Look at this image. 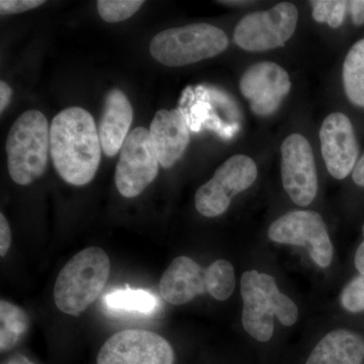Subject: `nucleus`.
Here are the masks:
<instances>
[{"mask_svg": "<svg viewBox=\"0 0 364 364\" xmlns=\"http://www.w3.org/2000/svg\"><path fill=\"white\" fill-rule=\"evenodd\" d=\"M111 272L104 249L88 247L74 255L62 268L54 287V301L61 312L78 316L100 296Z\"/></svg>", "mask_w": 364, "mask_h": 364, "instance_id": "4", "label": "nucleus"}, {"mask_svg": "<svg viewBox=\"0 0 364 364\" xmlns=\"http://www.w3.org/2000/svg\"><path fill=\"white\" fill-rule=\"evenodd\" d=\"M150 136L163 168L181 160L189 143L188 122L179 109H160L153 117Z\"/></svg>", "mask_w": 364, "mask_h": 364, "instance_id": "15", "label": "nucleus"}, {"mask_svg": "<svg viewBox=\"0 0 364 364\" xmlns=\"http://www.w3.org/2000/svg\"><path fill=\"white\" fill-rule=\"evenodd\" d=\"M226 33L218 26L198 23L157 33L150 43L153 58L168 67H181L218 56L227 49Z\"/></svg>", "mask_w": 364, "mask_h": 364, "instance_id": "6", "label": "nucleus"}, {"mask_svg": "<svg viewBox=\"0 0 364 364\" xmlns=\"http://www.w3.org/2000/svg\"><path fill=\"white\" fill-rule=\"evenodd\" d=\"M105 306L114 311L150 315L157 310L159 301L154 294L143 289H117L107 294Z\"/></svg>", "mask_w": 364, "mask_h": 364, "instance_id": "20", "label": "nucleus"}, {"mask_svg": "<svg viewBox=\"0 0 364 364\" xmlns=\"http://www.w3.org/2000/svg\"><path fill=\"white\" fill-rule=\"evenodd\" d=\"M11 244V231L4 214L0 215V256L4 257Z\"/></svg>", "mask_w": 364, "mask_h": 364, "instance_id": "26", "label": "nucleus"}, {"mask_svg": "<svg viewBox=\"0 0 364 364\" xmlns=\"http://www.w3.org/2000/svg\"><path fill=\"white\" fill-rule=\"evenodd\" d=\"M349 9L352 21L355 26H363L364 23V0H353L349 1Z\"/></svg>", "mask_w": 364, "mask_h": 364, "instance_id": "27", "label": "nucleus"}, {"mask_svg": "<svg viewBox=\"0 0 364 364\" xmlns=\"http://www.w3.org/2000/svg\"><path fill=\"white\" fill-rule=\"evenodd\" d=\"M50 126L43 112L31 109L21 114L6 139L7 168L16 183L28 186L47 168Z\"/></svg>", "mask_w": 364, "mask_h": 364, "instance_id": "5", "label": "nucleus"}, {"mask_svg": "<svg viewBox=\"0 0 364 364\" xmlns=\"http://www.w3.org/2000/svg\"><path fill=\"white\" fill-rule=\"evenodd\" d=\"M363 359V337L349 330L338 329L320 340L305 364H361Z\"/></svg>", "mask_w": 364, "mask_h": 364, "instance_id": "17", "label": "nucleus"}, {"mask_svg": "<svg viewBox=\"0 0 364 364\" xmlns=\"http://www.w3.org/2000/svg\"><path fill=\"white\" fill-rule=\"evenodd\" d=\"M159 159L150 131L138 127L127 136L117 164L114 181L124 198L140 196L156 178Z\"/></svg>", "mask_w": 364, "mask_h": 364, "instance_id": "10", "label": "nucleus"}, {"mask_svg": "<svg viewBox=\"0 0 364 364\" xmlns=\"http://www.w3.org/2000/svg\"><path fill=\"white\" fill-rule=\"evenodd\" d=\"M340 301L345 310L351 313L364 311V274H359L344 287Z\"/></svg>", "mask_w": 364, "mask_h": 364, "instance_id": "22", "label": "nucleus"}, {"mask_svg": "<svg viewBox=\"0 0 364 364\" xmlns=\"http://www.w3.org/2000/svg\"><path fill=\"white\" fill-rule=\"evenodd\" d=\"M299 11L282 2L265 11L249 14L237 23L234 42L248 52H263L284 46L296 32Z\"/></svg>", "mask_w": 364, "mask_h": 364, "instance_id": "7", "label": "nucleus"}, {"mask_svg": "<svg viewBox=\"0 0 364 364\" xmlns=\"http://www.w3.org/2000/svg\"><path fill=\"white\" fill-rule=\"evenodd\" d=\"M174 358L171 345L161 335L129 329L105 341L97 364H174Z\"/></svg>", "mask_w": 364, "mask_h": 364, "instance_id": "11", "label": "nucleus"}, {"mask_svg": "<svg viewBox=\"0 0 364 364\" xmlns=\"http://www.w3.org/2000/svg\"><path fill=\"white\" fill-rule=\"evenodd\" d=\"M345 95L351 104L364 109V39L352 46L343 63Z\"/></svg>", "mask_w": 364, "mask_h": 364, "instance_id": "18", "label": "nucleus"}, {"mask_svg": "<svg viewBox=\"0 0 364 364\" xmlns=\"http://www.w3.org/2000/svg\"><path fill=\"white\" fill-rule=\"evenodd\" d=\"M225 6H242V4H251L250 1H218Z\"/></svg>", "mask_w": 364, "mask_h": 364, "instance_id": "32", "label": "nucleus"}, {"mask_svg": "<svg viewBox=\"0 0 364 364\" xmlns=\"http://www.w3.org/2000/svg\"><path fill=\"white\" fill-rule=\"evenodd\" d=\"M4 364H35L33 361H31L30 359L26 358V356L20 355V354H16V355L13 356L9 359Z\"/></svg>", "mask_w": 364, "mask_h": 364, "instance_id": "31", "label": "nucleus"}, {"mask_svg": "<svg viewBox=\"0 0 364 364\" xmlns=\"http://www.w3.org/2000/svg\"><path fill=\"white\" fill-rule=\"evenodd\" d=\"M363 234L364 238V225L363 227ZM354 263H355L356 269H358L361 274H364V240L361 242L358 251H356Z\"/></svg>", "mask_w": 364, "mask_h": 364, "instance_id": "30", "label": "nucleus"}, {"mask_svg": "<svg viewBox=\"0 0 364 364\" xmlns=\"http://www.w3.org/2000/svg\"><path fill=\"white\" fill-rule=\"evenodd\" d=\"M235 286V270L229 261L219 259L203 268L188 256H178L163 273L159 291L167 303L181 306L205 293L217 301H226Z\"/></svg>", "mask_w": 364, "mask_h": 364, "instance_id": "3", "label": "nucleus"}, {"mask_svg": "<svg viewBox=\"0 0 364 364\" xmlns=\"http://www.w3.org/2000/svg\"><path fill=\"white\" fill-rule=\"evenodd\" d=\"M289 73L279 64L259 62L249 67L240 80V90L251 111L258 117H268L279 109L291 91Z\"/></svg>", "mask_w": 364, "mask_h": 364, "instance_id": "13", "label": "nucleus"}, {"mask_svg": "<svg viewBox=\"0 0 364 364\" xmlns=\"http://www.w3.org/2000/svg\"><path fill=\"white\" fill-rule=\"evenodd\" d=\"M257 174V166L252 158L245 155L230 157L215 170L214 176L196 191V210L207 218L224 214L234 196L250 188Z\"/></svg>", "mask_w": 364, "mask_h": 364, "instance_id": "8", "label": "nucleus"}, {"mask_svg": "<svg viewBox=\"0 0 364 364\" xmlns=\"http://www.w3.org/2000/svg\"><path fill=\"white\" fill-rule=\"evenodd\" d=\"M0 324V350L7 352L11 350L28 331L30 318L20 306L1 299Z\"/></svg>", "mask_w": 364, "mask_h": 364, "instance_id": "19", "label": "nucleus"}, {"mask_svg": "<svg viewBox=\"0 0 364 364\" xmlns=\"http://www.w3.org/2000/svg\"><path fill=\"white\" fill-rule=\"evenodd\" d=\"M313 7V18L318 23H327L331 14L333 0H315L311 1Z\"/></svg>", "mask_w": 364, "mask_h": 364, "instance_id": "25", "label": "nucleus"}, {"mask_svg": "<svg viewBox=\"0 0 364 364\" xmlns=\"http://www.w3.org/2000/svg\"><path fill=\"white\" fill-rule=\"evenodd\" d=\"M352 179L358 186L364 188V153L361 158H359L353 172H352Z\"/></svg>", "mask_w": 364, "mask_h": 364, "instance_id": "29", "label": "nucleus"}, {"mask_svg": "<svg viewBox=\"0 0 364 364\" xmlns=\"http://www.w3.org/2000/svg\"><path fill=\"white\" fill-rule=\"evenodd\" d=\"M270 240L287 245L301 246L318 267H330L333 245L322 215L314 210H293L282 215L268 229Z\"/></svg>", "mask_w": 364, "mask_h": 364, "instance_id": "9", "label": "nucleus"}, {"mask_svg": "<svg viewBox=\"0 0 364 364\" xmlns=\"http://www.w3.org/2000/svg\"><path fill=\"white\" fill-rule=\"evenodd\" d=\"M240 291L244 303L242 325L254 339L267 342L272 338L274 316L287 327L298 321V306L279 291L272 275L257 270L244 272Z\"/></svg>", "mask_w": 364, "mask_h": 364, "instance_id": "2", "label": "nucleus"}, {"mask_svg": "<svg viewBox=\"0 0 364 364\" xmlns=\"http://www.w3.org/2000/svg\"><path fill=\"white\" fill-rule=\"evenodd\" d=\"M144 4L142 0H98V14L107 23H119L133 16Z\"/></svg>", "mask_w": 364, "mask_h": 364, "instance_id": "21", "label": "nucleus"}, {"mask_svg": "<svg viewBox=\"0 0 364 364\" xmlns=\"http://www.w3.org/2000/svg\"><path fill=\"white\" fill-rule=\"evenodd\" d=\"M282 186L299 207H306L318 193V173L311 144L301 134H291L280 147Z\"/></svg>", "mask_w": 364, "mask_h": 364, "instance_id": "12", "label": "nucleus"}, {"mask_svg": "<svg viewBox=\"0 0 364 364\" xmlns=\"http://www.w3.org/2000/svg\"><path fill=\"white\" fill-rule=\"evenodd\" d=\"M102 143L92 116L82 107H68L50 126V154L61 178L75 186L90 183L100 166Z\"/></svg>", "mask_w": 364, "mask_h": 364, "instance_id": "1", "label": "nucleus"}, {"mask_svg": "<svg viewBox=\"0 0 364 364\" xmlns=\"http://www.w3.org/2000/svg\"><path fill=\"white\" fill-rule=\"evenodd\" d=\"M132 122L133 107L123 91L112 90L105 100L104 111L100 119V143L105 154L114 157L121 151L128 136Z\"/></svg>", "mask_w": 364, "mask_h": 364, "instance_id": "16", "label": "nucleus"}, {"mask_svg": "<svg viewBox=\"0 0 364 364\" xmlns=\"http://www.w3.org/2000/svg\"><path fill=\"white\" fill-rule=\"evenodd\" d=\"M13 90L7 85L6 81H0V112H4L9 102H11Z\"/></svg>", "mask_w": 364, "mask_h": 364, "instance_id": "28", "label": "nucleus"}, {"mask_svg": "<svg viewBox=\"0 0 364 364\" xmlns=\"http://www.w3.org/2000/svg\"><path fill=\"white\" fill-rule=\"evenodd\" d=\"M349 1L344 0H333L331 14L327 23L333 28H339L343 23L346 9L348 7Z\"/></svg>", "mask_w": 364, "mask_h": 364, "instance_id": "24", "label": "nucleus"}, {"mask_svg": "<svg viewBox=\"0 0 364 364\" xmlns=\"http://www.w3.org/2000/svg\"><path fill=\"white\" fill-rule=\"evenodd\" d=\"M321 152L326 167L334 178H346L358 161V143L353 124L342 112L329 114L320 130Z\"/></svg>", "mask_w": 364, "mask_h": 364, "instance_id": "14", "label": "nucleus"}, {"mask_svg": "<svg viewBox=\"0 0 364 364\" xmlns=\"http://www.w3.org/2000/svg\"><path fill=\"white\" fill-rule=\"evenodd\" d=\"M44 4V0H1L0 14L2 16H6V14L25 13L30 9H37Z\"/></svg>", "mask_w": 364, "mask_h": 364, "instance_id": "23", "label": "nucleus"}]
</instances>
